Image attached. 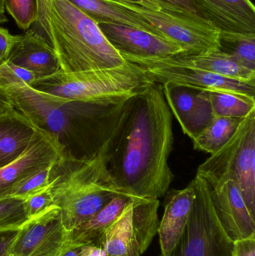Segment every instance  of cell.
Returning <instances> with one entry per match:
<instances>
[{
  "mask_svg": "<svg viewBox=\"0 0 255 256\" xmlns=\"http://www.w3.org/2000/svg\"><path fill=\"white\" fill-rule=\"evenodd\" d=\"M172 118L163 85L155 81L127 99L106 147L108 171L123 194L159 198L169 191L175 178L169 165Z\"/></svg>",
  "mask_w": 255,
  "mask_h": 256,
  "instance_id": "1",
  "label": "cell"
},
{
  "mask_svg": "<svg viewBox=\"0 0 255 256\" xmlns=\"http://www.w3.org/2000/svg\"><path fill=\"white\" fill-rule=\"evenodd\" d=\"M3 88L16 110L37 129L55 138L63 159L76 161L90 160L103 153L130 97L79 100L58 97L27 84Z\"/></svg>",
  "mask_w": 255,
  "mask_h": 256,
  "instance_id": "2",
  "label": "cell"
},
{
  "mask_svg": "<svg viewBox=\"0 0 255 256\" xmlns=\"http://www.w3.org/2000/svg\"><path fill=\"white\" fill-rule=\"evenodd\" d=\"M49 40L64 73L112 68L126 60L98 24L68 0H51Z\"/></svg>",
  "mask_w": 255,
  "mask_h": 256,
  "instance_id": "3",
  "label": "cell"
},
{
  "mask_svg": "<svg viewBox=\"0 0 255 256\" xmlns=\"http://www.w3.org/2000/svg\"><path fill=\"white\" fill-rule=\"evenodd\" d=\"M106 162L105 148L90 160L61 159L54 166L49 190L67 231L89 220L114 197L127 195L115 186Z\"/></svg>",
  "mask_w": 255,
  "mask_h": 256,
  "instance_id": "4",
  "label": "cell"
},
{
  "mask_svg": "<svg viewBox=\"0 0 255 256\" xmlns=\"http://www.w3.org/2000/svg\"><path fill=\"white\" fill-rule=\"evenodd\" d=\"M154 82L145 68L126 61L112 68L64 73L38 78L31 86L58 97L95 100L131 96Z\"/></svg>",
  "mask_w": 255,
  "mask_h": 256,
  "instance_id": "5",
  "label": "cell"
},
{
  "mask_svg": "<svg viewBox=\"0 0 255 256\" xmlns=\"http://www.w3.org/2000/svg\"><path fill=\"white\" fill-rule=\"evenodd\" d=\"M196 174L208 184L234 178L255 218V110L243 118L230 140L199 166Z\"/></svg>",
  "mask_w": 255,
  "mask_h": 256,
  "instance_id": "6",
  "label": "cell"
},
{
  "mask_svg": "<svg viewBox=\"0 0 255 256\" xmlns=\"http://www.w3.org/2000/svg\"><path fill=\"white\" fill-rule=\"evenodd\" d=\"M190 184L196 198L184 232L169 256H232L234 242L217 218L209 184L198 174Z\"/></svg>",
  "mask_w": 255,
  "mask_h": 256,
  "instance_id": "7",
  "label": "cell"
},
{
  "mask_svg": "<svg viewBox=\"0 0 255 256\" xmlns=\"http://www.w3.org/2000/svg\"><path fill=\"white\" fill-rule=\"evenodd\" d=\"M112 2L142 16L166 39L179 45L184 50L182 54H201L219 49L220 32L209 22L175 10H152L138 4Z\"/></svg>",
  "mask_w": 255,
  "mask_h": 256,
  "instance_id": "8",
  "label": "cell"
},
{
  "mask_svg": "<svg viewBox=\"0 0 255 256\" xmlns=\"http://www.w3.org/2000/svg\"><path fill=\"white\" fill-rule=\"evenodd\" d=\"M121 55L126 61L145 68L154 81L160 84L170 82L201 91L255 96V82H242L206 70L174 64L164 57Z\"/></svg>",
  "mask_w": 255,
  "mask_h": 256,
  "instance_id": "9",
  "label": "cell"
},
{
  "mask_svg": "<svg viewBox=\"0 0 255 256\" xmlns=\"http://www.w3.org/2000/svg\"><path fill=\"white\" fill-rule=\"evenodd\" d=\"M70 234L63 225L59 208L52 206L19 230L10 256H59L70 244Z\"/></svg>",
  "mask_w": 255,
  "mask_h": 256,
  "instance_id": "10",
  "label": "cell"
},
{
  "mask_svg": "<svg viewBox=\"0 0 255 256\" xmlns=\"http://www.w3.org/2000/svg\"><path fill=\"white\" fill-rule=\"evenodd\" d=\"M209 186L216 214L230 239L235 242L255 236V218L235 179L226 178Z\"/></svg>",
  "mask_w": 255,
  "mask_h": 256,
  "instance_id": "11",
  "label": "cell"
},
{
  "mask_svg": "<svg viewBox=\"0 0 255 256\" xmlns=\"http://www.w3.org/2000/svg\"><path fill=\"white\" fill-rule=\"evenodd\" d=\"M61 159L62 152L55 138L37 129L26 150L13 162L0 168V198L8 196L13 186L21 180Z\"/></svg>",
  "mask_w": 255,
  "mask_h": 256,
  "instance_id": "12",
  "label": "cell"
},
{
  "mask_svg": "<svg viewBox=\"0 0 255 256\" xmlns=\"http://www.w3.org/2000/svg\"><path fill=\"white\" fill-rule=\"evenodd\" d=\"M162 85L172 116L184 134L193 140L214 118L208 92L170 82Z\"/></svg>",
  "mask_w": 255,
  "mask_h": 256,
  "instance_id": "13",
  "label": "cell"
},
{
  "mask_svg": "<svg viewBox=\"0 0 255 256\" xmlns=\"http://www.w3.org/2000/svg\"><path fill=\"white\" fill-rule=\"evenodd\" d=\"M98 26L108 42L120 54L166 57L184 52L182 48L174 42L138 28L115 24Z\"/></svg>",
  "mask_w": 255,
  "mask_h": 256,
  "instance_id": "14",
  "label": "cell"
},
{
  "mask_svg": "<svg viewBox=\"0 0 255 256\" xmlns=\"http://www.w3.org/2000/svg\"><path fill=\"white\" fill-rule=\"evenodd\" d=\"M218 31L255 34V8L250 0H192Z\"/></svg>",
  "mask_w": 255,
  "mask_h": 256,
  "instance_id": "15",
  "label": "cell"
},
{
  "mask_svg": "<svg viewBox=\"0 0 255 256\" xmlns=\"http://www.w3.org/2000/svg\"><path fill=\"white\" fill-rule=\"evenodd\" d=\"M164 213L160 221L158 234L162 256H169L184 232L196 198L193 185L166 192Z\"/></svg>",
  "mask_w": 255,
  "mask_h": 256,
  "instance_id": "16",
  "label": "cell"
},
{
  "mask_svg": "<svg viewBox=\"0 0 255 256\" xmlns=\"http://www.w3.org/2000/svg\"><path fill=\"white\" fill-rule=\"evenodd\" d=\"M7 61L32 72L38 78L60 70L55 52L47 40L34 30H28L13 46Z\"/></svg>",
  "mask_w": 255,
  "mask_h": 256,
  "instance_id": "17",
  "label": "cell"
},
{
  "mask_svg": "<svg viewBox=\"0 0 255 256\" xmlns=\"http://www.w3.org/2000/svg\"><path fill=\"white\" fill-rule=\"evenodd\" d=\"M174 64L206 70L229 79L242 82H255V70L241 64L220 49L201 54H178L164 57Z\"/></svg>",
  "mask_w": 255,
  "mask_h": 256,
  "instance_id": "18",
  "label": "cell"
},
{
  "mask_svg": "<svg viewBox=\"0 0 255 256\" xmlns=\"http://www.w3.org/2000/svg\"><path fill=\"white\" fill-rule=\"evenodd\" d=\"M36 132L37 128L16 109L0 117V168L19 158Z\"/></svg>",
  "mask_w": 255,
  "mask_h": 256,
  "instance_id": "19",
  "label": "cell"
},
{
  "mask_svg": "<svg viewBox=\"0 0 255 256\" xmlns=\"http://www.w3.org/2000/svg\"><path fill=\"white\" fill-rule=\"evenodd\" d=\"M97 24H115L127 26L166 39L148 21L131 10L110 0H68ZM168 40V39H167Z\"/></svg>",
  "mask_w": 255,
  "mask_h": 256,
  "instance_id": "20",
  "label": "cell"
},
{
  "mask_svg": "<svg viewBox=\"0 0 255 256\" xmlns=\"http://www.w3.org/2000/svg\"><path fill=\"white\" fill-rule=\"evenodd\" d=\"M133 201L129 203L115 222L99 239L106 256H141L139 244L132 224Z\"/></svg>",
  "mask_w": 255,
  "mask_h": 256,
  "instance_id": "21",
  "label": "cell"
},
{
  "mask_svg": "<svg viewBox=\"0 0 255 256\" xmlns=\"http://www.w3.org/2000/svg\"><path fill=\"white\" fill-rule=\"evenodd\" d=\"M133 200L134 198L127 195L114 197L89 220L70 232V244L78 245L92 244L97 245L99 239L106 228L115 222L126 206Z\"/></svg>",
  "mask_w": 255,
  "mask_h": 256,
  "instance_id": "22",
  "label": "cell"
},
{
  "mask_svg": "<svg viewBox=\"0 0 255 256\" xmlns=\"http://www.w3.org/2000/svg\"><path fill=\"white\" fill-rule=\"evenodd\" d=\"M159 206V198H138L133 200L132 224L141 254L146 252L158 232Z\"/></svg>",
  "mask_w": 255,
  "mask_h": 256,
  "instance_id": "23",
  "label": "cell"
},
{
  "mask_svg": "<svg viewBox=\"0 0 255 256\" xmlns=\"http://www.w3.org/2000/svg\"><path fill=\"white\" fill-rule=\"evenodd\" d=\"M243 118L214 117L199 135L193 138L196 150L206 153H215L234 135Z\"/></svg>",
  "mask_w": 255,
  "mask_h": 256,
  "instance_id": "24",
  "label": "cell"
},
{
  "mask_svg": "<svg viewBox=\"0 0 255 256\" xmlns=\"http://www.w3.org/2000/svg\"><path fill=\"white\" fill-rule=\"evenodd\" d=\"M214 117L244 118L255 110V96L208 92Z\"/></svg>",
  "mask_w": 255,
  "mask_h": 256,
  "instance_id": "25",
  "label": "cell"
},
{
  "mask_svg": "<svg viewBox=\"0 0 255 256\" xmlns=\"http://www.w3.org/2000/svg\"><path fill=\"white\" fill-rule=\"evenodd\" d=\"M219 32V49L255 70V34Z\"/></svg>",
  "mask_w": 255,
  "mask_h": 256,
  "instance_id": "26",
  "label": "cell"
},
{
  "mask_svg": "<svg viewBox=\"0 0 255 256\" xmlns=\"http://www.w3.org/2000/svg\"><path fill=\"white\" fill-rule=\"evenodd\" d=\"M29 220L25 200L13 196L0 198V232L19 230Z\"/></svg>",
  "mask_w": 255,
  "mask_h": 256,
  "instance_id": "27",
  "label": "cell"
},
{
  "mask_svg": "<svg viewBox=\"0 0 255 256\" xmlns=\"http://www.w3.org/2000/svg\"><path fill=\"white\" fill-rule=\"evenodd\" d=\"M55 165V164L49 166L21 180L13 186L8 196L26 200L31 196L49 188L52 184V172Z\"/></svg>",
  "mask_w": 255,
  "mask_h": 256,
  "instance_id": "28",
  "label": "cell"
},
{
  "mask_svg": "<svg viewBox=\"0 0 255 256\" xmlns=\"http://www.w3.org/2000/svg\"><path fill=\"white\" fill-rule=\"evenodd\" d=\"M4 8L21 30H29L38 18L37 0H4Z\"/></svg>",
  "mask_w": 255,
  "mask_h": 256,
  "instance_id": "29",
  "label": "cell"
},
{
  "mask_svg": "<svg viewBox=\"0 0 255 256\" xmlns=\"http://www.w3.org/2000/svg\"><path fill=\"white\" fill-rule=\"evenodd\" d=\"M37 79V76L32 72L7 60L0 64V87L1 88L18 84L31 86Z\"/></svg>",
  "mask_w": 255,
  "mask_h": 256,
  "instance_id": "30",
  "label": "cell"
},
{
  "mask_svg": "<svg viewBox=\"0 0 255 256\" xmlns=\"http://www.w3.org/2000/svg\"><path fill=\"white\" fill-rule=\"evenodd\" d=\"M49 188L25 200L29 219L40 214L49 208L55 206Z\"/></svg>",
  "mask_w": 255,
  "mask_h": 256,
  "instance_id": "31",
  "label": "cell"
},
{
  "mask_svg": "<svg viewBox=\"0 0 255 256\" xmlns=\"http://www.w3.org/2000/svg\"><path fill=\"white\" fill-rule=\"evenodd\" d=\"M156 1L159 2L161 4V8L187 14L190 16L210 24L209 21L205 18L203 14L192 0H156Z\"/></svg>",
  "mask_w": 255,
  "mask_h": 256,
  "instance_id": "32",
  "label": "cell"
},
{
  "mask_svg": "<svg viewBox=\"0 0 255 256\" xmlns=\"http://www.w3.org/2000/svg\"><path fill=\"white\" fill-rule=\"evenodd\" d=\"M20 38L21 36H13L8 30L0 27V64L7 61L13 46Z\"/></svg>",
  "mask_w": 255,
  "mask_h": 256,
  "instance_id": "33",
  "label": "cell"
},
{
  "mask_svg": "<svg viewBox=\"0 0 255 256\" xmlns=\"http://www.w3.org/2000/svg\"><path fill=\"white\" fill-rule=\"evenodd\" d=\"M38 4V18L36 25L38 26L37 32L43 36L49 42V22L48 16L51 7V0H37Z\"/></svg>",
  "mask_w": 255,
  "mask_h": 256,
  "instance_id": "34",
  "label": "cell"
},
{
  "mask_svg": "<svg viewBox=\"0 0 255 256\" xmlns=\"http://www.w3.org/2000/svg\"><path fill=\"white\" fill-rule=\"evenodd\" d=\"M232 256H255V236L234 242Z\"/></svg>",
  "mask_w": 255,
  "mask_h": 256,
  "instance_id": "35",
  "label": "cell"
},
{
  "mask_svg": "<svg viewBox=\"0 0 255 256\" xmlns=\"http://www.w3.org/2000/svg\"><path fill=\"white\" fill-rule=\"evenodd\" d=\"M19 230L0 232V256H10V248Z\"/></svg>",
  "mask_w": 255,
  "mask_h": 256,
  "instance_id": "36",
  "label": "cell"
},
{
  "mask_svg": "<svg viewBox=\"0 0 255 256\" xmlns=\"http://www.w3.org/2000/svg\"><path fill=\"white\" fill-rule=\"evenodd\" d=\"M14 110V106L10 100V96L4 91V88L0 87V117Z\"/></svg>",
  "mask_w": 255,
  "mask_h": 256,
  "instance_id": "37",
  "label": "cell"
},
{
  "mask_svg": "<svg viewBox=\"0 0 255 256\" xmlns=\"http://www.w3.org/2000/svg\"><path fill=\"white\" fill-rule=\"evenodd\" d=\"M80 256H106L101 246L92 244H87L81 246Z\"/></svg>",
  "mask_w": 255,
  "mask_h": 256,
  "instance_id": "38",
  "label": "cell"
},
{
  "mask_svg": "<svg viewBox=\"0 0 255 256\" xmlns=\"http://www.w3.org/2000/svg\"><path fill=\"white\" fill-rule=\"evenodd\" d=\"M112 1L121 2L128 3V4H138L143 6L152 10H159L162 6L159 2L156 0H112Z\"/></svg>",
  "mask_w": 255,
  "mask_h": 256,
  "instance_id": "39",
  "label": "cell"
},
{
  "mask_svg": "<svg viewBox=\"0 0 255 256\" xmlns=\"http://www.w3.org/2000/svg\"><path fill=\"white\" fill-rule=\"evenodd\" d=\"M82 245L69 244L61 252L59 256H80V249Z\"/></svg>",
  "mask_w": 255,
  "mask_h": 256,
  "instance_id": "40",
  "label": "cell"
},
{
  "mask_svg": "<svg viewBox=\"0 0 255 256\" xmlns=\"http://www.w3.org/2000/svg\"><path fill=\"white\" fill-rule=\"evenodd\" d=\"M5 8H4V0H0V24L7 22V16L4 14Z\"/></svg>",
  "mask_w": 255,
  "mask_h": 256,
  "instance_id": "41",
  "label": "cell"
}]
</instances>
